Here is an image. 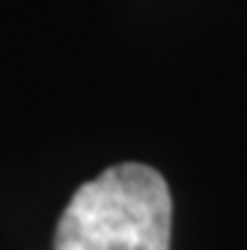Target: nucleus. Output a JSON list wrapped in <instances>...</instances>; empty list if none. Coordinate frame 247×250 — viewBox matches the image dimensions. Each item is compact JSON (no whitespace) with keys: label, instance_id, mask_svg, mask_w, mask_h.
Instances as JSON below:
<instances>
[{"label":"nucleus","instance_id":"1","mask_svg":"<svg viewBox=\"0 0 247 250\" xmlns=\"http://www.w3.org/2000/svg\"><path fill=\"white\" fill-rule=\"evenodd\" d=\"M173 200L146 164H116L81 185L60 214L54 250H170Z\"/></svg>","mask_w":247,"mask_h":250}]
</instances>
